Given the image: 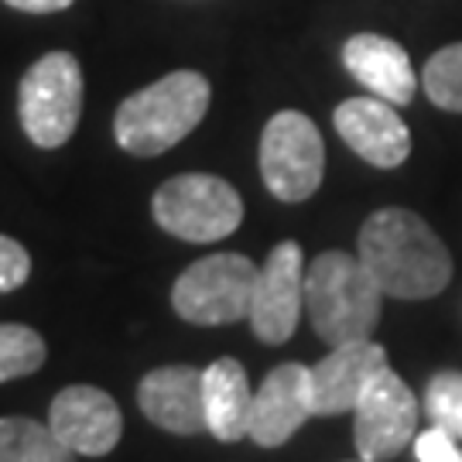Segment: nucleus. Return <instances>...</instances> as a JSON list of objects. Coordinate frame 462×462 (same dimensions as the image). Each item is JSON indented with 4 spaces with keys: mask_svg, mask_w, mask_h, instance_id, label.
Returning a JSON list of instances; mask_svg holds the SVG:
<instances>
[{
    "mask_svg": "<svg viewBox=\"0 0 462 462\" xmlns=\"http://www.w3.org/2000/svg\"><path fill=\"white\" fill-rule=\"evenodd\" d=\"M356 257L391 298H435L452 281V254L411 209H377L360 226Z\"/></svg>",
    "mask_w": 462,
    "mask_h": 462,
    "instance_id": "1",
    "label": "nucleus"
},
{
    "mask_svg": "<svg viewBox=\"0 0 462 462\" xmlns=\"http://www.w3.org/2000/svg\"><path fill=\"white\" fill-rule=\"evenodd\" d=\"M209 79L196 69L168 72L116 106L114 137L134 158L165 154L202 124L209 110Z\"/></svg>",
    "mask_w": 462,
    "mask_h": 462,
    "instance_id": "2",
    "label": "nucleus"
},
{
    "mask_svg": "<svg viewBox=\"0 0 462 462\" xmlns=\"http://www.w3.org/2000/svg\"><path fill=\"white\" fill-rule=\"evenodd\" d=\"M380 309L383 291L356 254L326 250L305 271V312L326 346L370 339Z\"/></svg>",
    "mask_w": 462,
    "mask_h": 462,
    "instance_id": "3",
    "label": "nucleus"
},
{
    "mask_svg": "<svg viewBox=\"0 0 462 462\" xmlns=\"http://www.w3.org/2000/svg\"><path fill=\"white\" fill-rule=\"evenodd\" d=\"M21 131L34 148L55 151L69 144L83 116V66L69 51H49L17 86Z\"/></svg>",
    "mask_w": 462,
    "mask_h": 462,
    "instance_id": "4",
    "label": "nucleus"
},
{
    "mask_svg": "<svg viewBox=\"0 0 462 462\" xmlns=\"http://www.w3.org/2000/svg\"><path fill=\"white\" fill-rule=\"evenodd\" d=\"M154 223L185 244H216L244 223V199L219 175H175L151 199Z\"/></svg>",
    "mask_w": 462,
    "mask_h": 462,
    "instance_id": "5",
    "label": "nucleus"
},
{
    "mask_svg": "<svg viewBox=\"0 0 462 462\" xmlns=\"http://www.w3.org/2000/svg\"><path fill=\"white\" fill-rule=\"evenodd\" d=\"M257 271L244 254H209L189 264L171 288V309L192 326H230L250 315Z\"/></svg>",
    "mask_w": 462,
    "mask_h": 462,
    "instance_id": "6",
    "label": "nucleus"
},
{
    "mask_svg": "<svg viewBox=\"0 0 462 462\" xmlns=\"http://www.w3.org/2000/svg\"><path fill=\"white\" fill-rule=\"evenodd\" d=\"M326 175V144L312 120L298 110H281L261 134V179L281 202H305Z\"/></svg>",
    "mask_w": 462,
    "mask_h": 462,
    "instance_id": "7",
    "label": "nucleus"
},
{
    "mask_svg": "<svg viewBox=\"0 0 462 462\" xmlns=\"http://www.w3.org/2000/svg\"><path fill=\"white\" fill-rule=\"evenodd\" d=\"M418 431V401L414 391L383 366L366 383L356 408H353V439L356 452L366 462H387L401 456Z\"/></svg>",
    "mask_w": 462,
    "mask_h": 462,
    "instance_id": "8",
    "label": "nucleus"
},
{
    "mask_svg": "<svg viewBox=\"0 0 462 462\" xmlns=\"http://www.w3.org/2000/svg\"><path fill=\"white\" fill-rule=\"evenodd\" d=\"M305 309V257L295 240H281L257 271L250 298V329L267 346L288 343Z\"/></svg>",
    "mask_w": 462,
    "mask_h": 462,
    "instance_id": "9",
    "label": "nucleus"
},
{
    "mask_svg": "<svg viewBox=\"0 0 462 462\" xmlns=\"http://www.w3.org/2000/svg\"><path fill=\"white\" fill-rule=\"evenodd\" d=\"M332 124L349 148L374 168H397L411 154V131L397 116L394 103L380 97L343 99L332 114Z\"/></svg>",
    "mask_w": 462,
    "mask_h": 462,
    "instance_id": "10",
    "label": "nucleus"
},
{
    "mask_svg": "<svg viewBox=\"0 0 462 462\" xmlns=\"http://www.w3.org/2000/svg\"><path fill=\"white\" fill-rule=\"evenodd\" d=\"M49 425L76 456H106L124 435V418L116 401L89 383H76L55 394Z\"/></svg>",
    "mask_w": 462,
    "mask_h": 462,
    "instance_id": "11",
    "label": "nucleus"
},
{
    "mask_svg": "<svg viewBox=\"0 0 462 462\" xmlns=\"http://www.w3.org/2000/svg\"><path fill=\"white\" fill-rule=\"evenodd\" d=\"M312 411V374L301 364H281L254 391L250 408V435L257 446L278 448L295 435Z\"/></svg>",
    "mask_w": 462,
    "mask_h": 462,
    "instance_id": "12",
    "label": "nucleus"
},
{
    "mask_svg": "<svg viewBox=\"0 0 462 462\" xmlns=\"http://www.w3.org/2000/svg\"><path fill=\"white\" fill-rule=\"evenodd\" d=\"M387 366V349L374 339H356L343 346H329V353L309 366L312 374V411L315 418H332L356 408L366 383Z\"/></svg>",
    "mask_w": 462,
    "mask_h": 462,
    "instance_id": "13",
    "label": "nucleus"
},
{
    "mask_svg": "<svg viewBox=\"0 0 462 462\" xmlns=\"http://www.w3.org/2000/svg\"><path fill=\"white\" fill-rule=\"evenodd\" d=\"M137 404L151 425L171 435L206 431L202 370L196 366H158L137 383Z\"/></svg>",
    "mask_w": 462,
    "mask_h": 462,
    "instance_id": "14",
    "label": "nucleus"
},
{
    "mask_svg": "<svg viewBox=\"0 0 462 462\" xmlns=\"http://www.w3.org/2000/svg\"><path fill=\"white\" fill-rule=\"evenodd\" d=\"M343 66L356 83L366 86L374 97L394 103V106H408L418 93L411 55L387 34H353L343 45Z\"/></svg>",
    "mask_w": 462,
    "mask_h": 462,
    "instance_id": "15",
    "label": "nucleus"
},
{
    "mask_svg": "<svg viewBox=\"0 0 462 462\" xmlns=\"http://www.w3.org/2000/svg\"><path fill=\"white\" fill-rule=\"evenodd\" d=\"M202 401H206V431L219 442H240L250 435V391L247 370L233 356H223L202 370Z\"/></svg>",
    "mask_w": 462,
    "mask_h": 462,
    "instance_id": "16",
    "label": "nucleus"
},
{
    "mask_svg": "<svg viewBox=\"0 0 462 462\" xmlns=\"http://www.w3.org/2000/svg\"><path fill=\"white\" fill-rule=\"evenodd\" d=\"M0 462H76V452L32 418H0Z\"/></svg>",
    "mask_w": 462,
    "mask_h": 462,
    "instance_id": "17",
    "label": "nucleus"
},
{
    "mask_svg": "<svg viewBox=\"0 0 462 462\" xmlns=\"http://www.w3.org/2000/svg\"><path fill=\"white\" fill-rule=\"evenodd\" d=\"M425 97L448 114H462V42L446 45L431 55L421 69Z\"/></svg>",
    "mask_w": 462,
    "mask_h": 462,
    "instance_id": "18",
    "label": "nucleus"
},
{
    "mask_svg": "<svg viewBox=\"0 0 462 462\" xmlns=\"http://www.w3.org/2000/svg\"><path fill=\"white\" fill-rule=\"evenodd\" d=\"M45 356H49L45 339L32 326L0 322V383L34 374L45 364Z\"/></svg>",
    "mask_w": 462,
    "mask_h": 462,
    "instance_id": "19",
    "label": "nucleus"
},
{
    "mask_svg": "<svg viewBox=\"0 0 462 462\" xmlns=\"http://www.w3.org/2000/svg\"><path fill=\"white\" fill-rule=\"evenodd\" d=\"M425 411L431 425L446 429L462 442V374L459 370H442L429 380L425 391Z\"/></svg>",
    "mask_w": 462,
    "mask_h": 462,
    "instance_id": "20",
    "label": "nucleus"
},
{
    "mask_svg": "<svg viewBox=\"0 0 462 462\" xmlns=\"http://www.w3.org/2000/svg\"><path fill=\"white\" fill-rule=\"evenodd\" d=\"M32 274V254L21 247L17 240L0 233V295L17 291Z\"/></svg>",
    "mask_w": 462,
    "mask_h": 462,
    "instance_id": "21",
    "label": "nucleus"
},
{
    "mask_svg": "<svg viewBox=\"0 0 462 462\" xmlns=\"http://www.w3.org/2000/svg\"><path fill=\"white\" fill-rule=\"evenodd\" d=\"M414 456L418 462H462V446L456 435L431 425L429 431L414 435Z\"/></svg>",
    "mask_w": 462,
    "mask_h": 462,
    "instance_id": "22",
    "label": "nucleus"
},
{
    "mask_svg": "<svg viewBox=\"0 0 462 462\" xmlns=\"http://www.w3.org/2000/svg\"><path fill=\"white\" fill-rule=\"evenodd\" d=\"M4 4L14 11H24V14H55V11L72 7V0H4Z\"/></svg>",
    "mask_w": 462,
    "mask_h": 462,
    "instance_id": "23",
    "label": "nucleus"
},
{
    "mask_svg": "<svg viewBox=\"0 0 462 462\" xmlns=\"http://www.w3.org/2000/svg\"><path fill=\"white\" fill-rule=\"evenodd\" d=\"M356 462H366V459H356Z\"/></svg>",
    "mask_w": 462,
    "mask_h": 462,
    "instance_id": "24",
    "label": "nucleus"
}]
</instances>
